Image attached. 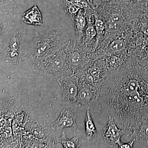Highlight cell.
I'll list each match as a JSON object with an SVG mask.
<instances>
[{"instance_id":"6da1fadb","label":"cell","mask_w":148,"mask_h":148,"mask_svg":"<svg viewBox=\"0 0 148 148\" xmlns=\"http://www.w3.org/2000/svg\"><path fill=\"white\" fill-rule=\"evenodd\" d=\"M100 110L112 116L117 126L130 136L138 126L148 123V69L134 54L124 66L112 71L101 88Z\"/></svg>"},{"instance_id":"7a4b0ae2","label":"cell","mask_w":148,"mask_h":148,"mask_svg":"<svg viewBox=\"0 0 148 148\" xmlns=\"http://www.w3.org/2000/svg\"><path fill=\"white\" fill-rule=\"evenodd\" d=\"M66 37L59 28L47 27L37 32L29 41L27 56L32 64L44 56L64 47L68 43Z\"/></svg>"},{"instance_id":"3957f363","label":"cell","mask_w":148,"mask_h":148,"mask_svg":"<svg viewBox=\"0 0 148 148\" xmlns=\"http://www.w3.org/2000/svg\"><path fill=\"white\" fill-rule=\"evenodd\" d=\"M65 46L47 54L31 64L32 69L34 71L44 76H64L66 72H70Z\"/></svg>"},{"instance_id":"277c9868","label":"cell","mask_w":148,"mask_h":148,"mask_svg":"<svg viewBox=\"0 0 148 148\" xmlns=\"http://www.w3.org/2000/svg\"><path fill=\"white\" fill-rule=\"evenodd\" d=\"M67 64L70 72L76 74L82 70L88 62L97 59L95 53L81 48L76 43L69 42L65 46Z\"/></svg>"},{"instance_id":"5b68a950","label":"cell","mask_w":148,"mask_h":148,"mask_svg":"<svg viewBox=\"0 0 148 148\" xmlns=\"http://www.w3.org/2000/svg\"><path fill=\"white\" fill-rule=\"evenodd\" d=\"M109 71L106 59L97 58L88 62L84 69L75 74L79 80H84L101 88Z\"/></svg>"},{"instance_id":"8992f818","label":"cell","mask_w":148,"mask_h":148,"mask_svg":"<svg viewBox=\"0 0 148 148\" xmlns=\"http://www.w3.org/2000/svg\"><path fill=\"white\" fill-rule=\"evenodd\" d=\"M100 94L101 88L85 81L79 80L77 106L83 108H96L100 110Z\"/></svg>"},{"instance_id":"52a82bcc","label":"cell","mask_w":148,"mask_h":148,"mask_svg":"<svg viewBox=\"0 0 148 148\" xmlns=\"http://www.w3.org/2000/svg\"><path fill=\"white\" fill-rule=\"evenodd\" d=\"M21 37V35L16 32H14L9 39L4 54V58L7 63L17 65L27 56V49L21 48V44L23 43Z\"/></svg>"},{"instance_id":"ba28073f","label":"cell","mask_w":148,"mask_h":148,"mask_svg":"<svg viewBox=\"0 0 148 148\" xmlns=\"http://www.w3.org/2000/svg\"><path fill=\"white\" fill-rule=\"evenodd\" d=\"M61 88L64 101L71 105H76L78 94L79 79L75 74L62 76L57 79Z\"/></svg>"},{"instance_id":"9c48e42d","label":"cell","mask_w":148,"mask_h":148,"mask_svg":"<svg viewBox=\"0 0 148 148\" xmlns=\"http://www.w3.org/2000/svg\"><path fill=\"white\" fill-rule=\"evenodd\" d=\"M18 96L1 101V128L12 127L14 115L21 107Z\"/></svg>"},{"instance_id":"30bf717a","label":"cell","mask_w":148,"mask_h":148,"mask_svg":"<svg viewBox=\"0 0 148 148\" xmlns=\"http://www.w3.org/2000/svg\"><path fill=\"white\" fill-rule=\"evenodd\" d=\"M29 116L23 106L15 114L12 122V132L14 137L15 148L20 147L21 135L25 130V126Z\"/></svg>"},{"instance_id":"8fae6325","label":"cell","mask_w":148,"mask_h":148,"mask_svg":"<svg viewBox=\"0 0 148 148\" xmlns=\"http://www.w3.org/2000/svg\"><path fill=\"white\" fill-rule=\"evenodd\" d=\"M25 130L41 141L51 136L50 129L42 120H34L29 117L25 126Z\"/></svg>"},{"instance_id":"7c38bea8","label":"cell","mask_w":148,"mask_h":148,"mask_svg":"<svg viewBox=\"0 0 148 148\" xmlns=\"http://www.w3.org/2000/svg\"><path fill=\"white\" fill-rule=\"evenodd\" d=\"M126 135L123 130L119 128L112 116H109L108 123L103 128V138L106 143L112 146L116 145L117 141L121 140V136Z\"/></svg>"},{"instance_id":"4fadbf2b","label":"cell","mask_w":148,"mask_h":148,"mask_svg":"<svg viewBox=\"0 0 148 148\" xmlns=\"http://www.w3.org/2000/svg\"><path fill=\"white\" fill-rule=\"evenodd\" d=\"M51 128L54 131L61 130L66 127H74L78 130L76 122V116L69 110H62L57 120L51 124Z\"/></svg>"},{"instance_id":"5bb4252c","label":"cell","mask_w":148,"mask_h":148,"mask_svg":"<svg viewBox=\"0 0 148 148\" xmlns=\"http://www.w3.org/2000/svg\"><path fill=\"white\" fill-rule=\"evenodd\" d=\"M130 54L125 52L112 54L107 56L106 60L109 71L117 70L124 66Z\"/></svg>"},{"instance_id":"9a60e30c","label":"cell","mask_w":148,"mask_h":148,"mask_svg":"<svg viewBox=\"0 0 148 148\" xmlns=\"http://www.w3.org/2000/svg\"><path fill=\"white\" fill-rule=\"evenodd\" d=\"M22 19L26 24L40 26L43 25L41 13L36 5L25 12Z\"/></svg>"},{"instance_id":"2e32d148","label":"cell","mask_w":148,"mask_h":148,"mask_svg":"<svg viewBox=\"0 0 148 148\" xmlns=\"http://www.w3.org/2000/svg\"><path fill=\"white\" fill-rule=\"evenodd\" d=\"M40 148L44 146L40 140L26 130L22 134L20 147Z\"/></svg>"},{"instance_id":"e0dca14e","label":"cell","mask_w":148,"mask_h":148,"mask_svg":"<svg viewBox=\"0 0 148 148\" xmlns=\"http://www.w3.org/2000/svg\"><path fill=\"white\" fill-rule=\"evenodd\" d=\"M130 137L132 139L135 138L142 145L148 146V123L140 125Z\"/></svg>"},{"instance_id":"ac0fdd59","label":"cell","mask_w":148,"mask_h":148,"mask_svg":"<svg viewBox=\"0 0 148 148\" xmlns=\"http://www.w3.org/2000/svg\"><path fill=\"white\" fill-rule=\"evenodd\" d=\"M126 42L122 39H116L111 41L108 45L107 51V57L112 54L125 52Z\"/></svg>"},{"instance_id":"d6986e66","label":"cell","mask_w":148,"mask_h":148,"mask_svg":"<svg viewBox=\"0 0 148 148\" xmlns=\"http://www.w3.org/2000/svg\"><path fill=\"white\" fill-rule=\"evenodd\" d=\"M95 18V30L97 32L96 42L95 43V49H97L99 44V42H101L103 39L106 32V25L104 19L100 17L97 12H95L94 14Z\"/></svg>"},{"instance_id":"ffe728a7","label":"cell","mask_w":148,"mask_h":148,"mask_svg":"<svg viewBox=\"0 0 148 148\" xmlns=\"http://www.w3.org/2000/svg\"><path fill=\"white\" fill-rule=\"evenodd\" d=\"M86 114L85 119L86 133L88 140L95 138L97 135V131L90 114V109H86Z\"/></svg>"},{"instance_id":"44dd1931","label":"cell","mask_w":148,"mask_h":148,"mask_svg":"<svg viewBox=\"0 0 148 148\" xmlns=\"http://www.w3.org/2000/svg\"><path fill=\"white\" fill-rule=\"evenodd\" d=\"M75 27L78 40H81L83 36V31L86 26V21L81 10L79 11L75 18Z\"/></svg>"},{"instance_id":"7402d4cb","label":"cell","mask_w":148,"mask_h":148,"mask_svg":"<svg viewBox=\"0 0 148 148\" xmlns=\"http://www.w3.org/2000/svg\"><path fill=\"white\" fill-rule=\"evenodd\" d=\"M56 143H61L64 148H78L80 146L77 137L68 139L66 138L64 131L62 132L61 137L56 138Z\"/></svg>"},{"instance_id":"603a6c76","label":"cell","mask_w":148,"mask_h":148,"mask_svg":"<svg viewBox=\"0 0 148 148\" xmlns=\"http://www.w3.org/2000/svg\"><path fill=\"white\" fill-rule=\"evenodd\" d=\"M95 26H93L91 21L88 22L87 28L86 29L85 42L86 44H88L91 42L92 40L94 39L95 37L97 36V32L95 30Z\"/></svg>"},{"instance_id":"cb8c5ba5","label":"cell","mask_w":148,"mask_h":148,"mask_svg":"<svg viewBox=\"0 0 148 148\" xmlns=\"http://www.w3.org/2000/svg\"><path fill=\"white\" fill-rule=\"evenodd\" d=\"M107 20L114 22L121 26L124 23V17L121 13L116 11L113 12L108 16Z\"/></svg>"},{"instance_id":"d4e9b609","label":"cell","mask_w":148,"mask_h":148,"mask_svg":"<svg viewBox=\"0 0 148 148\" xmlns=\"http://www.w3.org/2000/svg\"><path fill=\"white\" fill-rule=\"evenodd\" d=\"M132 139V141L126 143H122L121 140H119L117 141L116 145H118L119 148H133V145L136 141V139L135 138Z\"/></svg>"},{"instance_id":"484cf974","label":"cell","mask_w":148,"mask_h":148,"mask_svg":"<svg viewBox=\"0 0 148 148\" xmlns=\"http://www.w3.org/2000/svg\"><path fill=\"white\" fill-rule=\"evenodd\" d=\"M114 1V0H96L95 2L97 5H101L112 3Z\"/></svg>"},{"instance_id":"4316f807","label":"cell","mask_w":148,"mask_h":148,"mask_svg":"<svg viewBox=\"0 0 148 148\" xmlns=\"http://www.w3.org/2000/svg\"><path fill=\"white\" fill-rule=\"evenodd\" d=\"M145 12L148 14V0H146Z\"/></svg>"}]
</instances>
